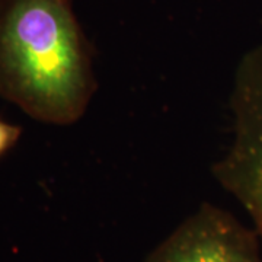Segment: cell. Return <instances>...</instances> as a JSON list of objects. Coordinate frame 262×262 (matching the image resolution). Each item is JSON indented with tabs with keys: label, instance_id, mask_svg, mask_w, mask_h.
<instances>
[{
	"label": "cell",
	"instance_id": "277c9868",
	"mask_svg": "<svg viewBox=\"0 0 262 262\" xmlns=\"http://www.w3.org/2000/svg\"><path fill=\"white\" fill-rule=\"evenodd\" d=\"M22 136V128L19 125L10 124L0 118V158L12 150Z\"/></svg>",
	"mask_w": 262,
	"mask_h": 262
},
{
	"label": "cell",
	"instance_id": "3957f363",
	"mask_svg": "<svg viewBox=\"0 0 262 262\" xmlns=\"http://www.w3.org/2000/svg\"><path fill=\"white\" fill-rule=\"evenodd\" d=\"M143 262H262L259 237L230 211L203 203Z\"/></svg>",
	"mask_w": 262,
	"mask_h": 262
},
{
	"label": "cell",
	"instance_id": "7a4b0ae2",
	"mask_svg": "<svg viewBox=\"0 0 262 262\" xmlns=\"http://www.w3.org/2000/svg\"><path fill=\"white\" fill-rule=\"evenodd\" d=\"M229 103L232 137L211 173L249 214L262 244V44L239 60Z\"/></svg>",
	"mask_w": 262,
	"mask_h": 262
},
{
	"label": "cell",
	"instance_id": "6da1fadb",
	"mask_svg": "<svg viewBox=\"0 0 262 262\" xmlns=\"http://www.w3.org/2000/svg\"><path fill=\"white\" fill-rule=\"evenodd\" d=\"M98 91L73 0H0V96L51 125L83 117Z\"/></svg>",
	"mask_w": 262,
	"mask_h": 262
}]
</instances>
